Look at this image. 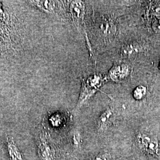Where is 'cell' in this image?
Returning <instances> with one entry per match:
<instances>
[{"instance_id":"obj_1","label":"cell","mask_w":160,"mask_h":160,"mask_svg":"<svg viewBox=\"0 0 160 160\" xmlns=\"http://www.w3.org/2000/svg\"><path fill=\"white\" fill-rule=\"evenodd\" d=\"M137 141L139 147L149 154H158L159 142L154 135L145 132H139L137 136Z\"/></svg>"},{"instance_id":"obj_2","label":"cell","mask_w":160,"mask_h":160,"mask_svg":"<svg viewBox=\"0 0 160 160\" xmlns=\"http://www.w3.org/2000/svg\"><path fill=\"white\" fill-rule=\"evenodd\" d=\"M38 153L42 160H56L53 147L44 136H41L38 145Z\"/></svg>"},{"instance_id":"obj_3","label":"cell","mask_w":160,"mask_h":160,"mask_svg":"<svg viewBox=\"0 0 160 160\" xmlns=\"http://www.w3.org/2000/svg\"><path fill=\"white\" fill-rule=\"evenodd\" d=\"M115 118L114 110L112 108L106 109L99 116L97 120V129L100 132L105 131L113 123Z\"/></svg>"},{"instance_id":"obj_4","label":"cell","mask_w":160,"mask_h":160,"mask_svg":"<svg viewBox=\"0 0 160 160\" xmlns=\"http://www.w3.org/2000/svg\"><path fill=\"white\" fill-rule=\"evenodd\" d=\"M129 73V67L126 64H116L109 71V75L115 82H120L126 79Z\"/></svg>"},{"instance_id":"obj_5","label":"cell","mask_w":160,"mask_h":160,"mask_svg":"<svg viewBox=\"0 0 160 160\" xmlns=\"http://www.w3.org/2000/svg\"><path fill=\"white\" fill-rule=\"evenodd\" d=\"M144 46L139 42H133L122 47L121 55L123 58H131L143 51Z\"/></svg>"},{"instance_id":"obj_6","label":"cell","mask_w":160,"mask_h":160,"mask_svg":"<svg viewBox=\"0 0 160 160\" xmlns=\"http://www.w3.org/2000/svg\"><path fill=\"white\" fill-rule=\"evenodd\" d=\"M7 149L10 160H24L22 154L18 148L13 138L10 137L7 138Z\"/></svg>"},{"instance_id":"obj_7","label":"cell","mask_w":160,"mask_h":160,"mask_svg":"<svg viewBox=\"0 0 160 160\" xmlns=\"http://www.w3.org/2000/svg\"><path fill=\"white\" fill-rule=\"evenodd\" d=\"M84 4L81 1H73L71 6V11L73 17L78 23L82 21L84 14Z\"/></svg>"},{"instance_id":"obj_8","label":"cell","mask_w":160,"mask_h":160,"mask_svg":"<svg viewBox=\"0 0 160 160\" xmlns=\"http://www.w3.org/2000/svg\"><path fill=\"white\" fill-rule=\"evenodd\" d=\"M29 3L48 14H53L55 9V1H29Z\"/></svg>"},{"instance_id":"obj_9","label":"cell","mask_w":160,"mask_h":160,"mask_svg":"<svg viewBox=\"0 0 160 160\" xmlns=\"http://www.w3.org/2000/svg\"><path fill=\"white\" fill-rule=\"evenodd\" d=\"M147 94V88L143 86H139L137 87L133 92V97L137 100H141L143 99Z\"/></svg>"},{"instance_id":"obj_10","label":"cell","mask_w":160,"mask_h":160,"mask_svg":"<svg viewBox=\"0 0 160 160\" xmlns=\"http://www.w3.org/2000/svg\"><path fill=\"white\" fill-rule=\"evenodd\" d=\"M72 142L75 148H78L80 146H81V138L80 136V135L77 133H75L74 134V136L72 138Z\"/></svg>"},{"instance_id":"obj_11","label":"cell","mask_w":160,"mask_h":160,"mask_svg":"<svg viewBox=\"0 0 160 160\" xmlns=\"http://www.w3.org/2000/svg\"><path fill=\"white\" fill-rule=\"evenodd\" d=\"M94 160H111V157L108 153H100L96 156Z\"/></svg>"},{"instance_id":"obj_12","label":"cell","mask_w":160,"mask_h":160,"mask_svg":"<svg viewBox=\"0 0 160 160\" xmlns=\"http://www.w3.org/2000/svg\"><path fill=\"white\" fill-rule=\"evenodd\" d=\"M159 68H160V64H159Z\"/></svg>"}]
</instances>
